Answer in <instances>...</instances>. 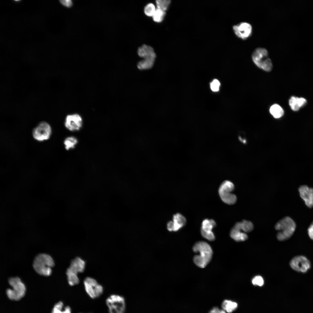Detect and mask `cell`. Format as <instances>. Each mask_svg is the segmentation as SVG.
I'll use <instances>...</instances> for the list:
<instances>
[{"label":"cell","instance_id":"1","mask_svg":"<svg viewBox=\"0 0 313 313\" xmlns=\"http://www.w3.org/2000/svg\"><path fill=\"white\" fill-rule=\"evenodd\" d=\"M193 251L199 254L195 255L193 260L194 263L198 267L204 268L211 261L213 255V251L210 245L206 242L199 241L194 245Z\"/></svg>","mask_w":313,"mask_h":313},{"label":"cell","instance_id":"2","mask_svg":"<svg viewBox=\"0 0 313 313\" xmlns=\"http://www.w3.org/2000/svg\"><path fill=\"white\" fill-rule=\"evenodd\" d=\"M275 228L279 231L277 239L279 241H283L289 239L293 235L296 229V224L292 218L286 216L276 223Z\"/></svg>","mask_w":313,"mask_h":313},{"label":"cell","instance_id":"3","mask_svg":"<svg viewBox=\"0 0 313 313\" xmlns=\"http://www.w3.org/2000/svg\"><path fill=\"white\" fill-rule=\"evenodd\" d=\"M52 257L49 255L41 253L35 257L33 266L35 271L38 274L46 276L50 275L52 273L51 268L54 265Z\"/></svg>","mask_w":313,"mask_h":313},{"label":"cell","instance_id":"4","mask_svg":"<svg viewBox=\"0 0 313 313\" xmlns=\"http://www.w3.org/2000/svg\"><path fill=\"white\" fill-rule=\"evenodd\" d=\"M8 282L12 289H7L6 294L8 297L11 300H19L25 294L26 287L25 285L18 277L10 278Z\"/></svg>","mask_w":313,"mask_h":313},{"label":"cell","instance_id":"5","mask_svg":"<svg viewBox=\"0 0 313 313\" xmlns=\"http://www.w3.org/2000/svg\"><path fill=\"white\" fill-rule=\"evenodd\" d=\"M252 59L255 64L260 69L267 72L272 70V63L265 49L261 48H256L252 53Z\"/></svg>","mask_w":313,"mask_h":313},{"label":"cell","instance_id":"6","mask_svg":"<svg viewBox=\"0 0 313 313\" xmlns=\"http://www.w3.org/2000/svg\"><path fill=\"white\" fill-rule=\"evenodd\" d=\"M105 302L108 313H125L126 301L123 296L116 294H111L107 298Z\"/></svg>","mask_w":313,"mask_h":313},{"label":"cell","instance_id":"7","mask_svg":"<svg viewBox=\"0 0 313 313\" xmlns=\"http://www.w3.org/2000/svg\"><path fill=\"white\" fill-rule=\"evenodd\" d=\"M234 185L231 181L226 180L221 184L219 189V194L221 200L229 205L234 204L236 201V196L232 192L234 191Z\"/></svg>","mask_w":313,"mask_h":313},{"label":"cell","instance_id":"8","mask_svg":"<svg viewBox=\"0 0 313 313\" xmlns=\"http://www.w3.org/2000/svg\"><path fill=\"white\" fill-rule=\"evenodd\" d=\"M83 283L86 293L92 299L99 298L103 292V286L94 278L87 277L84 280Z\"/></svg>","mask_w":313,"mask_h":313},{"label":"cell","instance_id":"9","mask_svg":"<svg viewBox=\"0 0 313 313\" xmlns=\"http://www.w3.org/2000/svg\"><path fill=\"white\" fill-rule=\"evenodd\" d=\"M50 125L46 121L39 123L33 130L32 136L36 140L39 141L46 140L49 139L52 133Z\"/></svg>","mask_w":313,"mask_h":313},{"label":"cell","instance_id":"10","mask_svg":"<svg viewBox=\"0 0 313 313\" xmlns=\"http://www.w3.org/2000/svg\"><path fill=\"white\" fill-rule=\"evenodd\" d=\"M290 265L294 270L303 273L306 272L311 267L310 261L306 257L303 255L293 257L290 261Z\"/></svg>","mask_w":313,"mask_h":313},{"label":"cell","instance_id":"11","mask_svg":"<svg viewBox=\"0 0 313 313\" xmlns=\"http://www.w3.org/2000/svg\"><path fill=\"white\" fill-rule=\"evenodd\" d=\"M82 125V119L81 116L77 114L67 115L66 117L65 125L70 131L79 130Z\"/></svg>","mask_w":313,"mask_h":313},{"label":"cell","instance_id":"12","mask_svg":"<svg viewBox=\"0 0 313 313\" xmlns=\"http://www.w3.org/2000/svg\"><path fill=\"white\" fill-rule=\"evenodd\" d=\"M233 29L236 36L243 40L250 37L252 31L251 25L245 22H241L234 26Z\"/></svg>","mask_w":313,"mask_h":313},{"label":"cell","instance_id":"13","mask_svg":"<svg viewBox=\"0 0 313 313\" xmlns=\"http://www.w3.org/2000/svg\"><path fill=\"white\" fill-rule=\"evenodd\" d=\"M186 219L184 216L179 213H177L173 216L172 221H169L167 224V229L170 232H176L184 226L186 223Z\"/></svg>","mask_w":313,"mask_h":313},{"label":"cell","instance_id":"14","mask_svg":"<svg viewBox=\"0 0 313 313\" xmlns=\"http://www.w3.org/2000/svg\"><path fill=\"white\" fill-rule=\"evenodd\" d=\"M300 196L304 200L307 207L311 208L313 206V188L306 185L300 186L299 189Z\"/></svg>","mask_w":313,"mask_h":313},{"label":"cell","instance_id":"15","mask_svg":"<svg viewBox=\"0 0 313 313\" xmlns=\"http://www.w3.org/2000/svg\"><path fill=\"white\" fill-rule=\"evenodd\" d=\"M138 54L141 57L145 59H155L156 55L153 48L151 46L144 44L139 47L138 50Z\"/></svg>","mask_w":313,"mask_h":313},{"label":"cell","instance_id":"16","mask_svg":"<svg viewBox=\"0 0 313 313\" xmlns=\"http://www.w3.org/2000/svg\"><path fill=\"white\" fill-rule=\"evenodd\" d=\"M85 262L79 257H77L72 260L68 268L73 272L78 274L83 272L85 269Z\"/></svg>","mask_w":313,"mask_h":313},{"label":"cell","instance_id":"17","mask_svg":"<svg viewBox=\"0 0 313 313\" xmlns=\"http://www.w3.org/2000/svg\"><path fill=\"white\" fill-rule=\"evenodd\" d=\"M230 235L232 239L237 242L244 241L248 238L246 234L234 225L230 232Z\"/></svg>","mask_w":313,"mask_h":313},{"label":"cell","instance_id":"18","mask_svg":"<svg viewBox=\"0 0 313 313\" xmlns=\"http://www.w3.org/2000/svg\"><path fill=\"white\" fill-rule=\"evenodd\" d=\"M51 313H72V310L70 306H64L63 302L60 301L54 305Z\"/></svg>","mask_w":313,"mask_h":313},{"label":"cell","instance_id":"19","mask_svg":"<svg viewBox=\"0 0 313 313\" xmlns=\"http://www.w3.org/2000/svg\"><path fill=\"white\" fill-rule=\"evenodd\" d=\"M216 225V222L213 219H205L202 222L201 232L208 233L213 232L212 230Z\"/></svg>","mask_w":313,"mask_h":313},{"label":"cell","instance_id":"20","mask_svg":"<svg viewBox=\"0 0 313 313\" xmlns=\"http://www.w3.org/2000/svg\"><path fill=\"white\" fill-rule=\"evenodd\" d=\"M66 274L67 277L68 282L69 285L71 286L78 285L79 283V279L77 274L72 271L68 268L67 269Z\"/></svg>","mask_w":313,"mask_h":313},{"label":"cell","instance_id":"21","mask_svg":"<svg viewBox=\"0 0 313 313\" xmlns=\"http://www.w3.org/2000/svg\"><path fill=\"white\" fill-rule=\"evenodd\" d=\"M237 303L230 300H224L221 304V307L226 312L231 313L237 308Z\"/></svg>","mask_w":313,"mask_h":313},{"label":"cell","instance_id":"22","mask_svg":"<svg viewBox=\"0 0 313 313\" xmlns=\"http://www.w3.org/2000/svg\"><path fill=\"white\" fill-rule=\"evenodd\" d=\"M270 114L275 118L281 117L284 114V111L282 107L277 104L272 105L270 108Z\"/></svg>","mask_w":313,"mask_h":313},{"label":"cell","instance_id":"23","mask_svg":"<svg viewBox=\"0 0 313 313\" xmlns=\"http://www.w3.org/2000/svg\"><path fill=\"white\" fill-rule=\"evenodd\" d=\"M155 60L151 59H143L138 63L137 67L141 70L150 69L153 67Z\"/></svg>","mask_w":313,"mask_h":313},{"label":"cell","instance_id":"24","mask_svg":"<svg viewBox=\"0 0 313 313\" xmlns=\"http://www.w3.org/2000/svg\"><path fill=\"white\" fill-rule=\"evenodd\" d=\"M78 142L77 139L73 137H67L64 141L65 149L67 150L74 148Z\"/></svg>","mask_w":313,"mask_h":313},{"label":"cell","instance_id":"25","mask_svg":"<svg viewBox=\"0 0 313 313\" xmlns=\"http://www.w3.org/2000/svg\"><path fill=\"white\" fill-rule=\"evenodd\" d=\"M165 14V11L157 8L152 16L154 21L157 23L161 22L164 19Z\"/></svg>","mask_w":313,"mask_h":313},{"label":"cell","instance_id":"26","mask_svg":"<svg viewBox=\"0 0 313 313\" xmlns=\"http://www.w3.org/2000/svg\"><path fill=\"white\" fill-rule=\"evenodd\" d=\"M240 223L241 228L244 232L248 233L253 230V225L251 221L244 220L240 221Z\"/></svg>","mask_w":313,"mask_h":313},{"label":"cell","instance_id":"27","mask_svg":"<svg viewBox=\"0 0 313 313\" xmlns=\"http://www.w3.org/2000/svg\"><path fill=\"white\" fill-rule=\"evenodd\" d=\"M298 98V97L292 96L289 101V105L291 109L294 111L299 110L300 108L299 105Z\"/></svg>","mask_w":313,"mask_h":313},{"label":"cell","instance_id":"28","mask_svg":"<svg viewBox=\"0 0 313 313\" xmlns=\"http://www.w3.org/2000/svg\"><path fill=\"white\" fill-rule=\"evenodd\" d=\"M156 2L157 8L165 11L168 7L171 1L170 0H157Z\"/></svg>","mask_w":313,"mask_h":313},{"label":"cell","instance_id":"29","mask_svg":"<svg viewBox=\"0 0 313 313\" xmlns=\"http://www.w3.org/2000/svg\"><path fill=\"white\" fill-rule=\"evenodd\" d=\"M156 9L154 5L152 3L147 5L144 9L145 14L147 16L152 17L154 14Z\"/></svg>","mask_w":313,"mask_h":313},{"label":"cell","instance_id":"30","mask_svg":"<svg viewBox=\"0 0 313 313\" xmlns=\"http://www.w3.org/2000/svg\"><path fill=\"white\" fill-rule=\"evenodd\" d=\"M252 283L254 285L261 286L263 285L264 281L262 276H256L253 278Z\"/></svg>","mask_w":313,"mask_h":313},{"label":"cell","instance_id":"31","mask_svg":"<svg viewBox=\"0 0 313 313\" xmlns=\"http://www.w3.org/2000/svg\"><path fill=\"white\" fill-rule=\"evenodd\" d=\"M220 85L219 81L216 79H214L210 84V88L214 92L219 91Z\"/></svg>","mask_w":313,"mask_h":313},{"label":"cell","instance_id":"32","mask_svg":"<svg viewBox=\"0 0 313 313\" xmlns=\"http://www.w3.org/2000/svg\"><path fill=\"white\" fill-rule=\"evenodd\" d=\"M59 1L62 5L67 7H70L72 5V2L71 0H61Z\"/></svg>","mask_w":313,"mask_h":313},{"label":"cell","instance_id":"33","mask_svg":"<svg viewBox=\"0 0 313 313\" xmlns=\"http://www.w3.org/2000/svg\"><path fill=\"white\" fill-rule=\"evenodd\" d=\"M209 313H226L223 309H220L217 307H214L209 312Z\"/></svg>","mask_w":313,"mask_h":313},{"label":"cell","instance_id":"34","mask_svg":"<svg viewBox=\"0 0 313 313\" xmlns=\"http://www.w3.org/2000/svg\"><path fill=\"white\" fill-rule=\"evenodd\" d=\"M307 231L309 237L313 240V221L308 227Z\"/></svg>","mask_w":313,"mask_h":313},{"label":"cell","instance_id":"35","mask_svg":"<svg viewBox=\"0 0 313 313\" xmlns=\"http://www.w3.org/2000/svg\"><path fill=\"white\" fill-rule=\"evenodd\" d=\"M298 101L299 105L300 108L304 106L306 103V100L303 97H298Z\"/></svg>","mask_w":313,"mask_h":313},{"label":"cell","instance_id":"36","mask_svg":"<svg viewBox=\"0 0 313 313\" xmlns=\"http://www.w3.org/2000/svg\"><path fill=\"white\" fill-rule=\"evenodd\" d=\"M82 313V312H79V313Z\"/></svg>","mask_w":313,"mask_h":313}]
</instances>
